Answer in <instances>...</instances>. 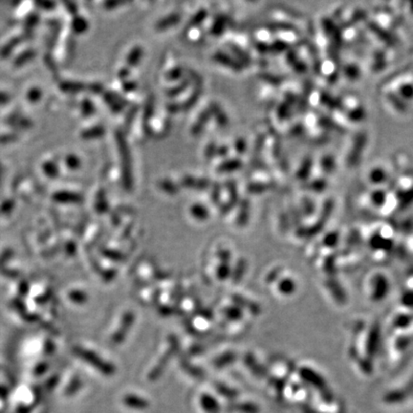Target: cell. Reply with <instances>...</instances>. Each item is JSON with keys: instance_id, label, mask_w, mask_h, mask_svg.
I'll return each instance as SVG.
<instances>
[{"instance_id": "obj_8", "label": "cell", "mask_w": 413, "mask_h": 413, "mask_svg": "<svg viewBox=\"0 0 413 413\" xmlns=\"http://www.w3.org/2000/svg\"><path fill=\"white\" fill-rule=\"evenodd\" d=\"M334 167H335V162H334V159L331 156H326L323 158V160H322V167H323V169L326 170V172H328V173L332 172Z\"/></svg>"}, {"instance_id": "obj_4", "label": "cell", "mask_w": 413, "mask_h": 413, "mask_svg": "<svg viewBox=\"0 0 413 413\" xmlns=\"http://www.w3.org/2000/svg\"><path fill=\"white\" fill-rule=\"evenodd\" d=\"M388 175L386 173V171L381 168V167H376L374 168L373 170L370 172L369 174V178L370 180L375 184H380L385 182L387 180Z\"/></svg>"}, {"instance_id": "obj_6", "label": "cell", "mask_w": 413, "mask_h": 413, "mask_svg": "<svg viewBox=\"0 0 413 413\" xmlns=\"http://www.w3.org/2000/svg\"><path fill=\"white\" fill-rule=\"evenodd\" d=\"M320 125L326 128H330L333 129L336 131H342V127H340L339 125H337L334 121L328 118H321L320 119Z\"/></svg>"}, {"instance_id": "obj_10", "label": "cell", "mask_w": 413, "mask_h": 413, "mask_svg": "<svg viewBox=\"0 0 413 413\" xmlns=\"http://www.w3.org/2000/svg\"><path fill=\"white\" fill-rule=\"evenodd\" d=\"M365 112L362 108H357L349 112V118L353 121H359V120L364 118Z\"/></svg>"}, {"instance_id": "obj_5", "label": "cell", "mask_w": 413, "mask_h": 413, "mask_svg": "<svg viewBox=\"0 0 413 413\" xmlns=\"http://www.w3.org/2000/svg\"><path fill=\"white\" fill-rule=\"evenodd\" d=\"M399 94L400 97L405 100L413 99V84L405 83L399 87Z\"/></svg>"}, {"instance_id": "obj_1", "label": "cell", "mask_w": 413, "mask_h": 413, "mask_svg": "<svg viewBox=\"0 0 413 413\" xmlns=\"http://www.w3.org/2000/svg\"><path fill=\"white\" fill-rule=\"evenodd\" d=\"M366 142V138L365 135H359L355 139L354 143L352 145V149L350 151L348 159H347V163H348L350 167L355 166L359 162V159L361 158V156L363 154V151L365 149Z\"/></svg>"}, {"instance_id": "obj_9", "label": "cell", "mask_w": 413, "mask_h": 413, "mask_svg": "<svg viewBox=\"0 0 413 413\" xmlns=\"http://www.w3.org/2000/svg\"><path fill=\"white\" fill-rule=\"evenodd\" d=\"M73 28L76 30V32H83V30L86 28V22L82 18L78 17L73 21Z\"/></svg>"}, {"instance_id": "obj_3", "label": "cell", "mask_w": 413, "mask_h": 413, "mask_svg": "<svg viewBox=\"0 0 413 413\" xmlns=\"http://www.w3.org/2000/svg\"><path fill=\"white\" fill-rule=\"evenodd\" d=\"M388 100H389V102L391 103V105L399 112H405L407 110V105H406V103H405V101H404V99L403 98H401L400 96H398L397 94H395V93H393V92H390L388 94Z\"/></svg>"}, {"instance_id": "obj_2", "label": "cell", "mask_w": 413, "mask_h": 413, "mask_svg": "<svg viewBox=\"0 0 413 413\" xmlns=\"http://www.w3.org/2000/svg\"><path fill=\"white\" fill-rule=\"evenodd\" d=\"M368 27L374 33V35H376L381 41H383L387 44H393L394 40H393L392 36L387 32L385 29H382L381 26H379L378 24H376L375 22H369Z\"/></svg>"}, {"instance_id": "obj_14", "label": "cell", "mask_w": 413, "mask_h": 413, "mask_svg": "<svg viewBox=\"0 0 413 413\" xmlns=\"http://www.w3.org/2000/svg\"><path fill=\"white\" fill-rule=\"evenodd\" d=\"M93 130H94V131H93V134H95L96 133L97 135H100V134L103 132V129H102V128H99V127H98V128H95V129H93ZM85 136L90 138V137L92 136V134H90V132H86Z\"/></svg>"}, {"instance_id": "obj_7", "label": "cell", "mask_w": 413, "mask_h": 413, "mask_svg": "<svg viewBox=\"0 0 413 413\" xmlns=\"http://www.w3.org/2000/svg\"><path fill=\"white\" fill-rule=\"evenodd\" d=\"M345 74L347 76V78H349L350 80H355L359 77V69L357 66H355L354 64H350L348 66H346L345 68Z\"/></svg>"}, {"instance_id": "obj_11", "label": "cell", "mask_w": 413, "mask_h": 413, "mask_svg": "<svg viewBox=\"0 0 413 413\" xmlns=\"http://www.w3.org/2000/svg\"><path fill=\"white\" fill-rule=\"evenodd\" d=\"M372 198H373V201L376 204H381L385 201V198H386L385 192L381 191H376V192H374Z\"/></svg>"}, {"instance_id": "obj_13", "label": "cell", "mask_w": 413, "mask_h": 413, "mask_svg": "<svg viewBox=\"0 0 413 413\" xmlns=\"http://www.w3.org/2000/svg\"><path fill=\"white\" fill-rule=\"evenodd\" d=\"M40 90H33L32 92L30 93V99L32 100V101H37L39 98H40ZM30 100V101H31Z\"/></svg>"}, {"instance_id": "obj_12", "label": "cell", "mask_w": 413, "mask_h": 413, "mask_svg": "<svg viewBox=\"0 0 413 413\" xmlns=\"http://www.w3.org/2000/svg\"><path fill=\"white\" fill-rule=\"evenodd\" d=\"M67 164H68L69 167H77L79 166V164H80V161H79L78 158H76V157H74V156H70V157H68Z\"/></svg>"}]
</instances>
